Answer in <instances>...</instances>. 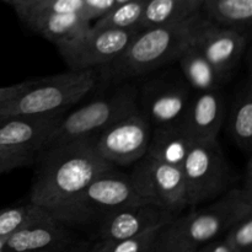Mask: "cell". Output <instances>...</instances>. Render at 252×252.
<instances>
[{
	"label": "cell",
	"mask_w": 252,
	"mask_h": 252,
	"mask_svg": "<svg viewBox=\"0 0 252 252\" xmlns=\"http://www.w3.org/2000/svg\"><path fill=\"white\" fill-rule=\"evenodd\" d=\"M95 137L53 145L37 153L30 202L51 214L98 175L115 169L97 153Z\"/></svg>",
	"instance_id": "obj_1"
},
{
	"label": "cell",
	"mask_w": 252,
	"mask_h": 252,
	"mask_svg": "<svg viewBox=\"0 0 252 252\" xmlns=\"http://www.w3.org/2000/svg\"><path fill=\"white\" fill-rule=\"evenodd\" d=\"M207 17L198 14L175 24L142 29L120 56L102 68V79L122 83L177 61L196 41Z\"/></svg>",
	"instance_id": "obj_2"
},
{
	"label": "cell",
	"mask_w": 252,
	"mask_h": 252,
	"mask_svg": "<svg viewBox=\"0 0 252 252\" xmlns=\"http://www.w3.org/2000/svg\"><path fill=\"white\" fill-rule=\"evenodd\" d=\"M252 214V192L230 189L212 204L179 216L161 228L162 239L184 252H197L199 248L225 234L236 221Z\"/></svg>",
	"instance_id": "obj_3"
},
{
	"label": "cell",
	"mask_w": 252,
	"mask_h": 252,
	"mask_svg": "<svg viewBox=\"0 0 252 252\" xmlns=\"http://www.w3.org/2000/svg\"><path fill=\"white\" fill-rule=\"evenodd\" d=\"M97 83L95 69L31 80L29 88L16 97L0 103V121L21 115H63L83 100Z\"/></svg>",
	"instance_id": "obj_4"
},
{
	"label": "cell",
	"mask_w": 252,
	"mask_h": 252,
	"mask_svg": "<svg viewBox=\"0 0 252 252\" xmlns=\"http://www.w3.org/2000/svg\"><path fill=\"white\" fill-rule=\"evenodd\" d=\"M140 202L147 201L138 192L130 174L111 169L98 175L51 216L69 226L86 225L97 223L117 209Z\"/></svg>",
	"instance_id": "obj_5"
},
{
	"label": "cell",
	"mask_w": 252,
	"mask_h": 252,
	"mask_svg": "<svg viewBox=\"0 0 252 252\" xmlns=\"http://www.w3.org/2000/svg\"><path fill=\"white\" fill-rule=\"evenodd\" d=\"M138 110V89L130 83L122 84L111 93L94 98L69 115H64L44 148L64 144L81 138L95 137L111 125Z\"/></svg>",
	"instance_id": "obj_6"
},
{
	"label": "cell",
	"mask_w": 252,
	"mask_h": 252,
	"mask_svg": "<svg viewBox=\"0 0 252 252\" xmlns=\"http://www.w3.org/2000/svg\"><path fill=\"white\" fill-rule=\"evenodd\" d=\"M181 170L191 207L219 197L231 182L230 166L217 140L192 143Z\"/></svg>",
	"instance_id": "obj_7"
},
{
	"label": "cell",
	"mask_w": 252,
	"mask_h": 252,
	"mask_svg": "<svg viewBox=\"0 0 252 252\" xmlns=\"http://www.w3.org/2000/svg\"><path fill=\"white\" fill-rule=\"evenodd\" d=\"M137 164L130 176L140 196L179 217L189 207L181 167L158 161L148 155Z\"/></svg>",
	"instance_id": "obj_8"
},
{
	"label": "cell",
	"mask_w": 252,
	"mask_h": 252,
	"mask_svg": "<svg viewBox=\"0 0 252 252\" xmlns=\"http://www.w3.org/2000/svg\"><path fill=\"white\" fill-rule=\"evenodd\" d=\"M152 125L139 110L103 129L95 137V148L113 166L135 164L147 154Z\"/></svg>",
	"instance_id": "obj_9"
},
{
	"label": "cell",
	"mask_w": 252,
	"mask_h": 252,
	"mask_svg": "<svg viewBox=\"0 0 252 252\" xmlns=\"http://www.w3.org/2000/svg\"><path fill=\"white\" fill-rule=\"evenodd\" d=\"M140 30L90 29L74 41L58 47L70 70H85L103 66L120 56Z\"/></svg>",
	"instance_id": "obj_10"
},
{
	"label": "cell",
	"mask_w": 252,
	"mask_h": 252,
	"mask_svg": "<svg viewBox=\"0 0 252 252\" xmlns=\"http://www.w3.org/2000/svg\"><path fill=\"white\" fill-rule=\"evenodd\" d=\"M249 39L250 32L219 26L206 19L193 46L203 53L221 79L226 81L238 66Z\"/></svg>",
	"instance_id": "obj_11"
},
{
	"label": "cell",
	"mask_w": 252,
	"mask_h": 252,
	"mask_svg": "<svg viewBox=\"0 0 252 252\" xmlns=\"http://www.w3.org/2000/svg\"><path fill=\"white\" fill-rule=\"evenodd\" d=\"M177 216L150 202L130 204L107 214L97 221L100 240L120 241L150 229L162 228Z\"/></svg>",
	"instance_id": "obj_12"
},
{
	"label": "cell",
	"mask_w": 252,
	"mask_h": 252,
	"mask_svg": "<svg viewBox=\"0 0 252 252\" xmlns=\"http://www.w3.org/2000/svg\"><path fill=\"white\" fill-rule=\"evenodd\" d=\"M189 86L171 81H153L145 85L139 100L152 128L181 126L191 100Z\"/></svg>",
	"instance_id": "obj_13"
},
{
	"label": "cell",
	"mask_w": 252,
	"mask_h": 252,
	"mask_svg": "<svg viewBox=\"0 0 252 252\" xmlns=\"http://www.w3.org/2000/svg\"><path fill=\"white\" fill-rule=\"evenodd\" d=\"M63 115H21L0 121V145L38 153L61 123Z\"/></svg>",
	"instance_id": "obj_14"
},
{
	"label": "cell",
	"mask_w": 252,
	"mask_h": 252,
	"mask_svg": "<svg viewBox=\"0 0 252 252\" xmlns=\"http://www.w3.org/2000/svg\"><path fill=\"white\" fill-rule=\"evenodd\" d=\"M73 244L70 226L48 217L11 234L2 252H62Z\"/></svg>",
	"instance_id": "obj_15"
},
{
	"label": "cell",
	"mask_w": 252,
	"mask_h": 252,
	"mask_svg": "<svg viewBox=\"0 0 252 252\" xmlns=\"http://www.w3.org/2000/svg\"><path fill=\"white\" fill-rule=\"evenodd\" d=\"M225 116V97L220 89L198 91L191 96L181 126L192 142H211L217 140Z\"/></svg>",
	"instance_id": "obj_16"
},
{
	"label": "cell",
	"mask_w": 252,
	"mask_h": 252,
	"mask_svg": "<svg viewBox=\"0 0 252 252\" xmlns=\"http://www.w3.org/2000/svg\"><path fill=\"white\" fill-rule=\"evenodd\" d=\"M24 22L57 47L74 41L91 27V21L79 12L38 14L29 17Z\"/></svg>",
	"instance_id": "obj_17"
},
{
	"label": "cell",
	"mask_w": 252,
	"mask_h": 252,
	"mask_svg": "<svg viewBox=\"0 0 252 252\" xmlns=\"http://www.w3.org/2000/svg\"><path fill=\"white\" fill-rule=\"evenodd\" d=\"M192 143L193 142L182 126L155 127L152 128V135L145 155L158 161L181 167Z\"/></svg>",
	"instance_id": "obj_18"
},
{
	"label": "cell",
	"mask_w": 252,
	"mask_h": 252,
	"mask_svg": "<svg viewBox=\"0 0 252 252\" xmlns=\"http://www.w3.org/2000/svg\"><path fill=\"white\" fill-rule=\"evenodd\" d=\"M201 11L219 26L250 32L252 0H204Z\"/></svg>",
	"instance_id": "obj_19"
},
{
	"label": "cell",
	"mask_w": 252,
	"mask_h": 252,
	"mask_svg": "<svg viewBox=\"0 0 252 252\" xmlns=\"http://www.w3.org/2000/svg\"><path fill=\"white\" fill-rule=\"evenodd\" d=\"M184 76L192 90L209 91L220 89L225 81L196 46H189L177 59Z\"/></svg>",
	"instance_id": "obj_20"
},
{
	"label": "cell",
	"mask_w": 252,
	"mask_h": 252,
	"mask_svg": "<svg viewBox=\"0 0 252 252\" xmlns=\"http://www.w3.org/2000/svg\"><path fill=\"white\" fill-rule=\"evenodd\" d=\"M229 132L231 139L241 152L251 157L252 148V91L248 80L239 89L229 113Z\"/></svg>",
	"instance_id": "obj_21"
},
{
	"label": "cell",
	"mask_w": 252,
	"mask_h": 252,
	"mask_svg": "<svg viewBox=\"0 0 252 252\" xmlns=\"http://www.w3.org/2000/svg\"><path fill=\"white\" fill-rule=\"evenodd\" d=\"M201 9L179 0H148L143 11L140 29L162 26L184 21Z\"/></svg>",
	"instance_id": "obj_22"
},
{
	"label": "cell",
	"mask_w": 252,
	"mask_h": 252,
	"mask_svg": "<svg viewBox=\"0 0 252 252\" xmlns=\"http://www.w3.org/2000/svg\"><path fill=\"white\" fill-rule=\"evenodd\" d=\"M148 0H128L115 5L100 19L95 20L94 27L113 30H142L143 11Z\"/></svg>",
	"instance_id": "obj_23"
},
{
	"label": "cell",
	"mask_w": 252,
	"mask_h": 252,
	"mask_svg": "<svg viewBox=\"0 0 252 252\" xmlns=\"http://www.w3.org/2000/svg\"><path fill=\"white\" fill-rule=\"evenodd\" d=\"M52 217L48 211L29 202L22 206L0 209V239L9 238L15 231L34 221Z\"/></svg>",
	"instance_id": "obj_24"
},
{
	"label": "cell",
	"mask_w": 252,
	"mask_h": 252,
	"mask_svg": "<svg viewBox=\"0 0 252 252\" xmlns=\"http://www.w3.org/2000/svg\"><path fill=\"white\" fill-rule=\"evenodd\" d=\"M224 240L235 252H251L252 214L236 221L225 233Z\"/></svg>",
	"instance_id": "obj_25"
},
{
	"label": "cell",
	"mask_w": 252,
	"mask_h": 252,
	"mask_svg": "<svg viewBox=\"0 0 252 252\" xmlns=\"http://www.w3.org/2000/svg\"><path fill=\"white\" fill-rule=\"evenodd\" d=\"M160 230L161 228L150 229V230L144 231L139 235L132 236V238L123 239V240L115 241V243L111 241L108 252H148Z\"/></svg>",
	"instance_id": "obj_26"
},
{
	"label": "cell",
	"mask_w": 252,
	"mask_h": 252,
	"mask_svg": "<svg viewBox=\"0 0 252 252\" xmlns=\"http://www.w3.org/2000/svg\"><path fill=\"white\" fill-rule=\"evenodd\" d=\"M37 154L22 149H11L0 145V175L34 162Z\"/></svg>",
	"instance_id": "obj_27"
},
{
	"label": "cell",
	"mask_w": 252,
	"mask_h": 252,
	"mask_svg": "<svg viewBox=\"0 0 252 252\" xmlns=\"http://www.w3.org/2000/svg\"><path fill=\"white\" fill-rule=\"evenodd\" d=\"M83 9V0H48V1L39 5L38 7L33 9L32 11L27 12L26 15H24L20 19L25 21L29 17L38 14H69V12H79V14H81Z\"/></svg>",
	"instance_id": "obj_28"
},
{
	"label": "cell",
	"mask_w": 252,
	"mask_h": 252,
	"mask_svg": "<svg viewBox=\"0 0 252 252\" xmlns=\"http://www.w3.org/2000/svg\"><path fill=\"white\" fill-rule=\"evenodd\" d=\"M84 9L81 14L89 20L100 19L116 5V0H83Z\"/></svg>",
	"instance_id": "obj_29"
},
{
	"label": "cell",
	"mask_w": 252,
	"mask_h": 252,
	"mask_svg": "<svg viewBox=\"0 0 252 252\" xmlns=\"http://www.w3.org/2000/svg\"><path fill=\"white\" fill-rule=\"evenodd\" d=\"M30 84H31V80L16 84V85L0 88V103L5 102V101H9L11 100V98L19 96L20 94L24 93V91L29 88Z\"/></svg>",
	"instance_id": "obj_30"
},
{
	"label": "cell",
	"mask_w": 252,
	"mask_h": 252,
	"mask_svg": "<svg viewBox=\"0 0 252 252\" xmlns=\"http://www.w3.org/2000/svg\"><path fill=\"white\" fill-rule=\"evenodd\" d=\"M148 252H184V251H181L180 249H177L176 246L167 243L165 239L161 238L159 231L157 239H155V241L153 243V245L150 246V249L148 250Z\"/></svg>",
	"instance_id": "obj_31"
},
{
	"label": "cell",
	"mask_w": 252,
	"mask_h": 252,
	"mask_svg": "<svg viewBox=\"0 0 252 252\" xmlns=\"http://www.w3.org/2000/svg\"><path fill=\"white\" fill-rule=\"evenodd\" d=\"M197 252H235L225 240H213L198 249Z\"/></svg>",
	"instance_id": "obj_32"
},
{
	"label": "cell",
	"mask_w": 252,
	"mask_h": 252,
	"mask_svg": "<svg viewBox=\"0 0 252 252\" xmlns=\"http://www.w3.org/2000/svg\"><path fill=\"white\" fill-rule=\"evenodd\" d=\"M48 0H26L25 2H22L21 5H19L17 7H15V10H16V14L19 17H22L24 15H26L27 12L32 11L33 9H36V7H38L39 5L44 4V2H47Z\"/></svg>",
	"instance_id": "obj_33"
},
{
	"label": "cell",
	"mask_w": 252,
	"mask_h": 252,
	"mask_svg": "<svg viewBox=\"0 0 252 252\" xmlns=\"http://www.w3.org/2000/svg\"><path fill=\"white\" fill-rule=\"evenodd\" d=\"M110 246H111V241L100 240L97 244H95L93 248L88 249V251L86 252H108L110 251Z\"/></svg>",
	"instance_id": "obj_34"
},
{
	"label": "cell",
	"mask_w": 252,
	"mask_h": 252,
	"mask_svg": "<svg viewBox=\"0 0 252 252\" xmlns=\"http://www.w3.org/2000/svg\"><path fill=\"white\" fill-rule=\"evenodd\" d=\"M86 251H88V245H86V244L74 243L73 245L69 246L68 249H65V250L62 252H86Z\"/></svg>",
	"instance_id": "obj_35"
},
{
	"label": "cell",
	"mask_w": 252,
	"mask_h": 252,
	"mask_svg": "<svg viewBox=\"0 0 252 252\" xmlns=\"http://www.w3.org/2000/svg\"><path fill=\"white\" fill-rule=\"evenodd\" d=\"M179 1L186 2V4H189V5H192V6H196V7H198V9H201V6H202V4H203L204 0H179Z\"/></svg>",
	"instance_id": "obj_36"
},
{
	"label": "cell",
	"mask_w": 252,
	"mask_h": 252,
	"mask_svg": "<svg viewBox=\"0 0 252 252\" xmlns=\"http://www.w3.org/2000/svg\"><path fill=\"white\" fill-rule=\"evenodd\" d=\"M2 1L7 2V4H10V5H12L14 7H17L19 5H21L22 2L26 1V0H2Z\"/></svg>",
	"instance_id": "obj_37"
},
{
	"label": "cell",
	"mask_w": 252,
	"mask_h": 252,
	"mask_svg": "<svg viewBox=\"0 0 252 252\" xmlns=\"http://www.w3.org/2000/svg\"><path fill=\"white\" fill-rule=\"evenodd\" d=\"M5 240H6V239H0V252H2V250H4Z\"/></svg>",
	"instance_id": "obj_38"
},
{
	"label": "cell",
	"mask_w": 252,
	"mask_h": 252,
	"mask_svg": "<svg viewBox=\"0 0 252 252\" xmlns=\"http://www.w3.org/2000/svg\"><path fill=\"white\" fill-rule=\"evenodd\" d=\"M125 1H128V0H116V5L121 4V2H125Z\"/></svg>",
	"instance_id": "obj_39"
}]
</instances>
